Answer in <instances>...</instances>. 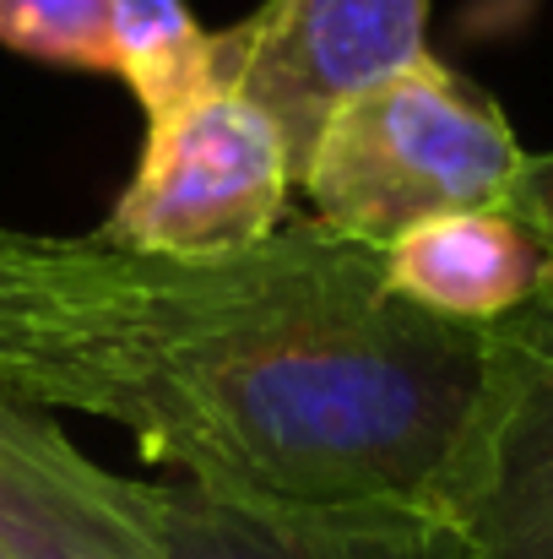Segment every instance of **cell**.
Masks as SVG:
<instances>
[{"label": "cell", "instance_id": "cell-1", "mask_svg": "<svg viewBox=\"0 0 553 559\" xmlns=\"http://www.w3.org/2000/svg\"><path fill=\"white\" fill-rule=\"evenodd\" d=\"M494 326L385 288V250L282 223L169 261L93 239L71 407L125 424L175 478L293 511L440 516L483 402Z\"/></svg>", "mask_w": 553, "mask_h": 559}, {"label": "cell", "instance_id": "cell-2", "mask_svg": "<svg viewBox=\"0 0 553 559\" xmlns=\"http://www.w3.org/2000/svg\"><path fill=\"white\" fill-rule=\"evenodd\" d=\"M521 164L500 104L423 55L332 109L293 186L321 228L385 250L429 217L505 206Z\"/></svg>", "mask_w": 553, "mask_h": 559}, {"label": "cell", "instance_id": "cell-3", "mask_svg": "<svg viewBox=\"0 0 553 559\" xmlns=\"http://www.w3.org/2000/svg\"><path fill=\"white\" fill-rule=\"evenodd\" d=\"M288 186L293 164L277 120L212 82L184 109L153 120L142 169L98 239L169 261L233 255L282 228Z\"/></svg>", "mask_w": 553, "mask_h": 559}, {"label": "cell", "instance_id": "cell-4", "mask_svg": "<svg viewBox=\"0 0 553 559\" xmlns=\"http://www.w3.org/2000/svg\"><path fill=\"white\" fill-rule=\"evenodd\" d=\"M429 0H261L212 38V76L261 104L293 180L337 104L429 55Z\"/></svg>", "mask_w": 553, "mask_h": 559}, {"label": "cell", "instance_id": "cell-5", "mask_svg": "<svg viewBox=\"0 0 553 559\" xmlns=\"http://www.w3.org/2000/svg\"><path fill=\"white\" fill-rule=\"evenodd\" d=\"M440 522L461 559H553V299L494 321L478 418Z\"/></svg>", "mask_w": 553, "mask_h": 559}, {"label": "cell", "instance_id": "cell-6", "mask_svg": "<svg viewBox=\"0 0 553 559\" xmlns=\"http://www.w3.org/2000/svg\"><path fill=\"white\" fill-rule=\"evenodd\" d=\"M0 538L27 559H164L153 484L87 462L44 407L0 396Z\"/></svg>", "mask_w": 553, "mask_h": 559}, {"label": "cell", "instance_id": "cell-7", "mask_svg": "<svg viewBox=\"0 0 553 559\" xmlns=\"http://www.w3.org/2000/svg\"><path fill=\"white\" fill-rule=\"evenodd\" d=\"M164 559H461L456 533L418 511H293L190 478L153 484Z\"/></svg>", "mask_w": 553, "mask_h": 559}, {"label": "cell", "instance_id": "cell-8", "mask_svg": "<svg viewBox=\"0 0 553 559\" xmlns=\"http://www.w3.org/2000/svg\"><path fill=\"white\" fill-rule=\"evenodd\" d=\"M385 288L440 321L494 326L549 294V255L510 206H472L390 239Z\"/></svg>", "mask_w": 553, "mask_h": 559}, {"label": "cell", "instance_id": "cell-9", "mask_svg": "<svg viewBox=\"0 0 553 559\" xmlns=\"http://www.w3.org/2000/svg\"><path fill=\"white\" fill-rule=\"evenodd\" d=\"M65 283L71 239H27L0 228V396L27 407H65Z\"/></svg>", "mask_w": 553, "mask_h": 559}, {"label": "cell", "instance_id": "cell-10", "mask_svg": "<svg viewBox=\"0 0 553 559\" xmlns=\"http://www.w3.org/2000/svg\"><path fill=\"white\" fill-rule=\"evenodd\" d=\"M115 22V71L142 98L147 120H164L201 98L212 76V33L190 16L184 0H109Z\"/></svg>", "mask_w": 553, "mask_h": 559}, {"label": "cell", "instance_id": "cell-11", "mask_svg": "<svg viewBox=\"0 0 553 559\" xmlns=\"http://www.w3.org/2000/svg\"><path fill=\"white\" fill-rule=\"evenodd\" d=\"M0 44L71 71H115L109 0H0Z\"/></svg>", "mask_w": 553, "mask_h": 559}, {"label": "cell", "instance_id": "cell-12", "mask_svg": "<svg viewBox=\"0 0 553 559\" xmlns=\"http://www.w3.org/2000/svg\"><path fill=\"white\" fill-rule=\"evenodd\" d=\"M505 206H510V212L532 228V239L543 245V255H549V299H553V153H527V164H521V175H516Z\"/></svg>", "mask_w": 553, "mask_h": 559}, {"label": "cell", "instance_id": "cell-13", "mask_svg": "<svg viewBox=\"0 0 553 559\" xmlns=\"http://www.w3.org/2000/svg\"><path fill=\"white\" fill-rule=\"evenodd\" d=\"M0 559H27V555H22V549H11V544L0 538Z\"/></svg>", "mask_w": 553, "mask_h": 559}]
</instances>
